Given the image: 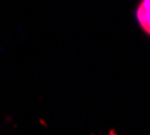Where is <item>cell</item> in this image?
Returning a JSON list of instances; mask_svg holds the SVG:
<instances>
[{
  "label": "cell",
  "mask_w": 150,
  "mask_h": 135,
  "mask_svg": "<svg viewBox=\"0 0 150 135\" xmlns=\"http://www.w3.org/2000/svg\"><path fill=\"white\" fill-rule=\"evenodd\" d=\"M135 15L141 28L150 37V0H141Z\"/></svg>",
  "instance_id": "1"
}]
</instances>
